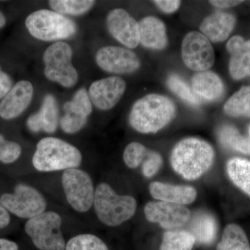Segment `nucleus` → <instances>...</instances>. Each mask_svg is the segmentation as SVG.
<instances>
[{
    "label": "nucleus",
    "instance_id": "nucleus-1",
    "mask_svg": "<svg viewBox=\"0 0 250 250\" xmlns=\"http://www.w3.org/2000/svg\"><path fill=\"white\" fill-rule=\"evenodd\" d=\"M214 156V150L209 143L198 138H187L174 146L170 164L184 179L195 180L209 170Z\"/></svg>",
    "mask_w": 250,
    "mask_h": 250
},
{
    "label": "nucleus",
    "instance_id": "nucleus-2",
    "mask_svg": "<svg viewBox=\"0 0 250 250\" xmlns=\"http://www.w3.org/2000/svg\"><path fill=\"white\" fill-rule=\"evenodd\" d=\"M175 113V104L170 98L159 94H149L133 105L129 124L142 134H155L172 121Z\"/></svg>",
    "mask_w": 250,
    "mask_h": 250
},
{
    "label": "nucleus",
    "instance_id": "nucleus-3",
    "mask_svg": "<svg viewBox=\"0 0 250 250\" xmlns=\"http://www.w3.org/2000/svg\"><path fill=\"white\" fill-rule=\"evenodd\" d=\"M82 162V154L78 148L55 137L41 139L32 158L34 168L42 172L78 168Z\"/></svg>",
    "mask_w": 250,
    "mask_h": 250
},
{
    "label": "nucleus",
    "instance_id": "nucleus-4",
    "mask_svg": "<svg viewBox=\"0 0 250 250\" xmlns=\"http://www.w3.org/2000/svg\"><path fill=\"white\" fill-rule=\"evenodd\" d=\"M93 207L102 223L117 227L134 216L137 202L131 195H118L108 184L100 183L95 190Z\"/></svg>",
    "mask_w": 250,
    "mask_h": 250
},
{
    "label": "nucleus",
    "instance_id": "nucleus-5",
    "mask_svg": "<svg viewBox=\"0 0 250 250\" xmlns=\"http://www.w3.org/2000/svg\"><path fill=\"white\" fill-rule=\"evenodd\" d=\"M26 27L33 37L42 41H59L70 39L77 32L76 23L54 11L41 9L29 15Z\"/></svg>",
    "mask_w": 250,
    "mask_h": 250
},
{
    "label": "nucleus",
    "instance_id": "nucleus-6",
    "mask_svg": "<svg viewBox=\"0 0 250 250\" xmlns=\"http://www.w3.org/2000/svg\"><path fill=\"white\" fill-rule=\"evenodd\" d=\"M62 218L53 210L29 219L24 230L34 246L40 250H65L66 243L62 231Z\"/></svg>",
    "mask_w": 250,
    "mask_h": 250
},
{
    "label": "nucleus",
    "instance_id": "nucleus-7",
    "mask_svg": "<svg viewBox=\"0 0 250 250\" xmlns=\"http://www.w3.org/2000/svg\"><path fill=\"white\" fill-rule=\"evenodd\" d=\"M72 49L68 43L57 41L43 54L44 74L49 80L65 88H71L78 81V72L72 62Z\"/></svg>",
    "mask_w": 250,
    "mask_h": 250
},
{
    "label": "nucleus",
    "instance_id": "nucleus-8",
    "mask_svg": "<svg viewBox=\"0 0 250 250\" xmlns=\"http://www.w3.org/2000/svg\"><path fill=\"white\" fill-rule=\"evenodd\" d=\"M62 186L67 203L79 213L93 206L95 188L89 174L80 168L68 169L62 174Z\"/></svg>",
    "mask_w": 250,
    "mask_h": 250
},
{
    "label": "nucleus",
    "instance_id": "nucleus-9",
    "mask_svg": "<svg viewBox=\"0 0 250 250\" xmlns=\"http://www.w3.org/2000/svg\"><path fill=\"white\" fill-rule=\"evenodd\" d=\"M0 202L8 211L18 218H34L45 211L47 202L45 197L35 188L27 184L16 186L14 193H4Z\"/></svg>",
    "mask_w": 250,
    "mask_h": 250
},
{
    "label": "nucleus",
    "instance_id": "nucleus-10",
    "mask_svg": "<svg viewBox=\"0 0 250 250\" xmlns=\"http://www.w3.org/2000/svg\"><path fill=\"white\" fill-rule=\"evenodd\" d=\"M182 57L189 69L198 72L207 71L215 62V52L209 40L195 31L188 33L184 37Z\"/></svg>",
    "mask_w": 250,
    "mask_h": 250
},
{
    "label": "nucleus",
    "instance_id": "nucleus-11",
    "mask_svg": "<svg viewBox=\"0 0 250 250\" xmlns=\"http://www.w3.org/2000/svg\"><path fill=\"white\" fill-rule=\"evenodd\" d=\"M95 60L100 68L109 73H132L141 66V61L134 52L116 46H106L99 49Z\"/></svg>",
    "mask_w": 250,
    "mask_h": 250
},
{
    "label": "nucleus",
    "instance_id": "nucleus-12",
    "mask_svg": "<svg viewBox=\"0 0 250 250\" xmlns=\"http://www.w3.org/2000/svg\"><path fill=\"white\" fill-rule=\"evenodd\" d=\"M144 212L148 221L159 224L166 229L182 228L191 217L190 210L183 205L162 201L148 202Z\"/></svg>",
    "mask_w": 250,
    "mask_h": 250
},
{
    "label": "nucleus",
    "instance_id": "nucleus-13",
    "mask_svg": "<svg viewBox=\"0 0 250 250\" xmlns=\"http://www.w3.org/2000/svg\"><path fill=\"white\" fill-rule=\"evenodd\" d=\"M106 27L111 35L126 47L136 48L140 43L139 24L123 9L110 11Z\"/></svg>",
    "mask_w": 250,
    "mask_h": 250
},
{
    "label": "nucleus",
    "instance_id": "nucleus-14",
    "mask_svg": "<svg viewBox=\"0 0 250 250\" xmlns=\"http://www.w3.org/2000/svg\"><path fill=\"white\" fill-rule=\"evenodd\" d=\"M126 89V83L121 77L113 76L95 81L90 85L88 95L95 107L107 111L121 100Z\"/></svg>",
    "mask_w": 250,
    "mask_h": 250
},
{
    "label": "nucleus",
    "instance_id": "nucleus-15",
    "mask_svg": "<svg viewBox=\"0 0 250 250\" xmlns=\"http://www.w3.org/2000/svg\"><path fill=\"white\" fill-rule=\"evenodd\" d=\"M34 95V87L29 81L18 82L6 93L0 103V117L12 120L27 109Z\"/></svg>",
    "mask_w": 250,
    "mask_h": 250
},
{
    "label": "nucleus",
    "instance_id": "nucleus-16",
    "mask_svg": "<svg viewBox=\"0 0 250 250\" xmlns=\"http://www.w3.org/2000/svg\"><path fill=\"white\" fill-rule=\"evenodd\" d=\"M59 111L58 103L55 97L47 94L44 97L40 110L28 118V129L34 133L44 131L53 134L58 128Z\"/></svg>",
    "mask_w": 250,
    "mask_h": 250
},
{
    "label": "nucleus",
    "instance_id": "nucleus-17",
    "mask_svg": "<svg viewBox=\"0 0 250 250\" xmlns=\"http://www.w3.org/2000/svg\"><path fill=\"white\" fill-rule=\"evenodd\" d=\"M230 54L229 70L235 80L250 76V40L246 41L241 36H235L227 43Z\"/></svg>",
    "mask_w": 250,
    "mask_h": 250
},
{
    "label": "nucleus",
    "instance_id": "nucleus-18",
    "mask_svg": "<svg viewBox=\"0 0 250 250\" xmlns=\"http://www.w3.org/2000/svg\"><path fill=\"white\" fill-rule=\"evenodd\" d=\"M149 190L156 200L176 205H190L197 197L196 190L190 186L172 185L156 182L150 184Z\"/></svg>",
    "mask_w": 250,
    "mask_h": 250
},
{
    "label": "nucleus",
    "instance_id": "nucleus-19",
    "mask_svg": "<svg viewBox=\"0 0 250 250\" xmlns=\"http://www.w3.org/2000/svg\"><path fill=\"white\" fill-rule=\"evenodd\" d=\"M236 17L230 13L216 11L205 18L200 24V31L213 42L226 40L236 24Z\"/></svg>",
    "mask_w": 250,
    "mask_h": 250
},
{
    "label": "nucleus",
    "instance_id": "nucleus-20",
    "mask_svg": "<svg viewBox=\"0 0 250 250\" xmlns=\"http://www.w3.org/2000/svg\"><path fill=\"white\" fill-rule=\"evenodd\" d=\"M139 24L140 43L146 48L161 50L167 45L165 24L159 18L147 16Z\"/></svg>",
    "mask_w": 250,
    "mask_h": 250
},
{
    "label": "nucleus",
    "instance_id": "nucleus-21",
    "mask_svg": "<svg viewBox=\"0 0 250 250\" xmlns=\"http://www.w3.org/2000/svg\"><path fill=\"white\" fill-rule=\"evenodd\" d=\"M188 229L193 235L195 243L205 246L212 244L218 232L215 217L205 210H199L191 215Z\"/></svg>",
    "mask_w": 250,
    "mask_h": 250
},
{
    "label": "nucleus",
    "instance_id": "nucleus-22",
    "mask_svg": "<svg viewBox=\"0 0 250 250\" xmlns=\"http://www.w3.org/2000/svg\"><path fill=\"white\" fill-rule=\"evenodd\" d=\"M192 89L199 98L215 101L223 96L225 85L223 81L213 72H199L192 78Z\"/></svg>",
    "mask_w": 250,
    "mask_h": 250
},
{
    "label": "nucleus",
    "instance_id": "nucleus-23",
    "mask_svg": "<svg viewBox=\"0 0 250 250\" xmlns=\"http://www.w3.org/2000/svg\"><path fill=\"white\" fill-rule=\"evenodd\" d=\"M227 171L233 183L250 196V161L232 158L227 164Z\"/></svg>",
    "mask_w": 250,
    "mask_h": 250
},
{
    "label": "nucleus",
    "instance_id": "nucleus-24",
    "mask_svg": "<svg viewBox=\"0 0 250 250\" xmlns=\"http://www.w3.org/2000/svg\"><path fill=\"white\" fill-rule=\"evenodd\" d=\"M218 139L224 147L250 155V140L241 135L234 126H221L218 131Z\"/></svg>",
    "mask_w": 250,
    "mask_h": 250
},
{
    "label": "nucleus",
    "instance_id": "nucleus-25",
    "mask_svg": "<svg viewBox=\"0 0 250 250\" xmlns=\"http://www.w3.org/2000/svg\"><path fill=\"white\" fill-rule=\"evenodd\" d=\"M217 250H250L246 233L236 224H230L224 230Z\"/></svg>",
    "mask_w": 250,
    "mask_h": 250
},
{
    "label": "nucleus",
    "instance_id": "nucleus-26",
    "mask_svg": "<svg viewBox=\"0 0 250 250\" xmlns=\"http://www.w3.org/2000/svg\"><path fill=\"white\" fill-rule=\"evenodd\" d=\"M224 112L229 116L250 118V86H243L225 104Z\"/></svg>",
    "mask_w": 250,
    "mask_h": 250
},
{
    "label": "nucleus",
    "instance_id": "nucleus-27",
    "mask_svg": "<svg viewBox=\"0 0 250 250\" xmlns=\"http://www.w3.org/2000/svg\"><path fill=\"white\" fill-rule=\"evenodd\" d=\"M195 244L193 235L188 230H169L164 233L160 250H192Z\"/></svg>",
    "mask_w": 250,
    "mask_h": 250
},
{
    "label": "nucleus",
    "instance_id": "nucleus-28",
    "mask_svg": "<svg viewBox=\"0 0 250 250\" xmlns=\"http://www.w3.org/2000/svg\"><path fill=\"white\" fill-rule=\"evenodd\" d=\"M64 114L88 120L93 111V106L89 95L84 88L77 90L70 101L63 105Z\"/></svg>",
    "mask_w": 250,
    "mask_h": 250
},
{
    "label": "nucleus",
    "instance_id": "nucleus-29",
    "mask_svg": "<svg viewBox=\"0 0 250 250\" xmlns=\"http://www.w3.org/2000/svg\"><path fill=\"white\" fill-rule=\"evenodd\" d=\"M93 0H51L49 6L55 12L70 16H82L85 14L95 4Z\"/></svg>",
    "mask_w": 250,
    "mask_h": 250
},
{
    "label": "nucleus",
    "instance_id": "nucleus-30",
    "mask_svg": "<svg viewBox=\"0 0 250 250\" xmlns=\"http://www.w3.org/2000/svg\"><path fill=\"white\" fill-rule=\"evenodd\" d=\"M166 83L169 89L186 103L193 106H199L201 104L199 97L195 95L187 82L178 75H170L167 77Z\"/></svg>",
    "mask_w": 250,
    "mask_h": 250
},
{
    "label": "nucleus",
    "instance_id": "nucleus-31",
    "mask_svg": "<svg viewBox=\"0 0 250 250\" xmlns=\"http://www.w3.org/2000/svg\"><path fill=\"white\" fill-rule=\"evenodd\" d=\"M65 250H108V248L98 236L91 233H82L70 238Z\"/></svg>",
    "mask_w": 250,
    "mask_h": 250
},
{
    "label": "nucleus",
    "instance_id": "nucleus-32",
    "mask_svg": "<svg viewBox=\"0 0 250 250\" xmlns=\"http://www.w3.org/2000/svg\"><path fill=\"white\" fill-rule=\"evenodd\" d=\"M148 149L143 144L138 142L129 143L125 147L123 153V160L128 167L135 169L139 167L145 158H146Z\"/></svg>",
    "mask_w": 250,
    "mask_h": 250
},
{
    "label": "nucleus",
    "instance_id": "nucleus-33",
    "mask_svg": "<svg viewBox=\"0 0 250 250\" xmlns=\"http://www.w3.org/2000/svg\"><path fill=\"white\" fill-rule=\"evenodd\" d=\"M22 148L14 141H7L0 134V161L4 164H11L17 161L21 155Z\"/></svg>",
    "mask_w": 250,
    "mask_h": 250
},
{
    "label": "nucleus",
    "instance_id": "nucleus-34",
    "mask_svg": "<svg viewBox=\"0 0 250 250\" xmlns=\"http://www.w3.org/2000/svg\"><path fill=\"white\" fill-rule=\"evenodd\" d=\"M162 164V156L159 153L148 150L146 159H145L142 166L143 175L147 178H151L159 172Z\"/></svg>",
    "mask_w": 250,
    "mask_h": 250
},
{
    "label": "nucleus",
    "instance_id": "nucleus-35",
    "mask_svg": "<svg viewBox=\"0 0 250 250\" xmlns=\"http://www.w3.org/2000/svg\"><path fill=\"white\" fill-rule=\"evenodd\" d=\"M166 14H170L175 12L179 9L181 5V1L177 0H156L153 1Z\"/></svg>",
    "mask_w": 250,
    "mask_h": 250
},
{
    "label": "nucleus",
    "instance_id": "nucleus-36",
    "mask_svg": "<svg viewBox=\"0 0 250 250\" xmlns=\"http://www.w3.org/2000/svg\"><path fill=\"white\" fill-rule=\"evenodd\" d=\"M12 79L0 67V99L4 98L12 88Z\"/></svg>",
    "mask_w": 250,
    "mask_h": 250
},
{
    "label": "nucleus",
    "instance_id": "nucleus-37",
    "mask_svg": "<svg viewBox=\"0 0 250 250\" xmlns=\"http://www.w3.org/2000/svg\"><path fill=\"white\" fill-rule=\"evenodd\" d=\"M209 2L215 7L225 9V8H231L233 6L241 4L243 1H235V0H212Z\"/></svg>",
    "mask_w": 250,
    "mask_h": 250
},
{
    "label": "nucleus",
    "instance_id": "nucleus-38",
    "mask_svg": "<svg viewBox=\"0 0 250 250\" xmlns=\"http://www.w3.org/2000/svg\"><path fill=\"white\" fill-rule=\"evenodd\" d=\"M11 218L8 210L0 202V229L6 228L9 225Z\"/></svg>",
    "mask_w": 250,
    "mask_h": 250
},
{
    "label": "nucleus",
    "instance_id": "nucleus-39",
    "mask_svg": "<svg viewBox=\"0 0 250 250\" xmlns=\"http://www.w3.org/2000/svg\"><path fill=\"white\" fill-rule=\"evenodd\" d=\"M17 243L6 238H0V250H18Z\"/></svg>",
    "mask_w": 250,
    "mask_h": 250
},
{
    "label": "nucleus",
    "instance_id": "nucleus-40",
    "mask_svg": "<svg viewBox=\"0 0 250 250\" xmlns=\"http://www.w3.org/2000/svg\"><path fill=\"white\" fill-rule=\"evenodd\" d=\"M6 24V18L2 13L0 12V29H1Z\"/></svg>",
    "mask_w": 250,
    "mask_h": 250
},
{
    "label": "nucleus",
    "instance_id": "nucleus-41",
    "mask_svg": "<svg viewBox=\"0 0 250 250\" xmlns=\"http://www.w3.org/2000/svg\"></svg>",
    "mask_w": 250,
    "mask_h": 250
}]
</instances>
